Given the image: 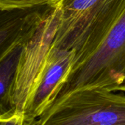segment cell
Wrapping results in <instances>:
<instances>
[{
  "mask_svg": "<svg viewBox=\"0 0 125 125\" xmlns=\"http://www.w3.org/2000/svg\"><path fill=\"white\" fill-rule=\"evenodd\" d=\"M33 125H125V94L99 89L74 92L52 104Z\"/></svg>",
  "mask_w": 125,
  "mask_h": 125,
  "instance_id": "7a4b0ae2",
  "label": "cell"
},
{
  "mask_svg": "<svg viewBox=\"0 0 125 125\" xmlns=\"http://www.w3.org/2000/svg\"><path fill=\"white\" fill-rule=\"evenodd\" d=\"M74 56V50L57 48L52 44L44 69L24 114L26 123L34 122L54 102Z\"/></svg>",
  "mask_w": 125,
  "mask_h": 125,
  "instance_id": "277c9868",
  "label": "cell"
},
{
  "mask_svg": "<svg viewBox=\"0 0 125 125\" xmlns=\"http://www.w3.org/2000/svg\"><path fill=\"white\" fill-rule=\"evenodd\" d=\"M52 44L75 56L52 104L83 89L125 93V0H69Z\"/></svg>",
  "mask_w": 125,
  "mask_h": 125,
  "instance_id": "6da1fadb",
  "label": "cell"
},
{
  "mask_svg": "<svg viewBox=\"0 0 125 125\" xmlns=\"http://www.w3.org/2000/svg\"><path fill=\"white\" fill-rule=\"evenodd\" d=\"M33 125V122H32V124H30V125Z\"/></svg>",
  "mask_w": 125,
  "mask_h": 125,
  "instance_id": "9c48e42d",
  "label": "cell"
},
{
  "mask_svg": "<svg viewBox=\"0 0 125 125\" xmlns=\"http://www.w3.org/2000/svg\"><path fill=\"white\" fill-rule=\"evenodd\" d=\"M24 44L15 46L0 62V116H11L17 112L12 94Z\"/></svg>",
  "mask_w": 125,
  "mask_h": 125,
  "instance_id": "8992f818",
  "label": "cell"
},
{
  "mask_svg": "<svg viewBox=\"0 0 125 125\" xmlns=\"http://www.w3.org/2000/svg\"><path fill=\"white\" fill-rule=\"evenodd\" d=\"M60 0H0V8L3 10L30 9L56 6Z\"/></svg>",
  "mask_w": 125,
  "mask_h": 125,
  "instance_id": "52a82bcc",
  "label": "cell"
},
{
  "mask_svg": "<svg viewBox=\"0 0 125 125\" xmlns=\"http://www.w3.org/2000/svg\"><path fill=\"white\" fill-rule=\"evenodd\" d=\"M50 7L0 8V62L15 46L28 41L49 13Z\"/></svg>",
  "mask_w": 125,
  "mask_h": 125,
  "instance_id": "5b68a950",
  "label": "cell"
},
{
  "mask_svg": "<svg viewBox=\"0 0 125 125\" xmlns=\"http://www.w3.org/2000/svg\"><path fill=\"white\" fill-rule=\"evenodd\" d=\"M32 124V123H31ZM30 125V124H29ZM26 123L24 114L17 111L11 116H0V125H29Z\"/></svg>",
  "mask_w": 125,
  "mask_h": 125,
  "instance_id": "ba28073f",
  "label": "cell"
},
{
  "mask_svg": "<svg viewBox=\"0 0 125 125\" xmlns=\"http://www.w3.org/2000/svg\"><path fill=\"white\" fill-rule=\"evenodd\" d=\"M57 23V9L51 7L34 34L23 45L12 94L15 111L23 114L44 69Z\"/></svg>",
  "mask_w": 125,
  "mask_h": 125,
  "instance_id": "3957f363",
  "label": "cell"
}]
</instances>
